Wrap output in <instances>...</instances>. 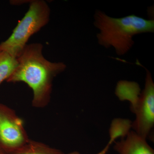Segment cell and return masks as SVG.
<instances>
[{
	"label": "cell",
	"instance_id": "cell-12",
	"mask_svg": "<svg viewBox=\"0 0 154 154\" xmlns=\"http://www.w3.org/2000/svg\"><path fill=\"white\" fill-rule=\"evenodd\" d=\"M0 154H8L5 152L3 151L2 149H0Z\"/></svg>",
	"mask_w": 154,
	"mask_h": 154
},
{
	"label": "cell",
	"instance_id": "cell-3",
	"mask_svg": "<svg viewBox=\"0 0 154 154\" xmlns=\"http://www.w3.org/2000/svg\"><path fill=\"white\" fill-rule=\"evenodd\" d=\"M50 10L44 1H33L25 16L18 22L11 36L0 44V50L17 58L24 50L30 36L49 22Z\"/></svg>",
	"mask_w": 154,
	"mask_h": 154
},
{
	"label": "cell",
	"instance_id": "cell-4",
	"mask_svg": "<svg viewBox=\"0 0 154 154\" xmlns=\"http://www.w3.org/2000/svg\"><path fill=\"white\" fill-rule=\"evenodd\" d=\"M30 140L22 119L11 107L0 103V149L9 153Z\"/></svg>",
	"mask_w": 154,
	"mask_h": 154
},
{
	"label": "cell",
	"instance_id": "cell-2",
	"mask_svg": "<svg viewBox=\"0 0 154 154\" xmlns=\"http://www.w3.org/2000/svg\"><path fill=\"white\" fill-rule=\"evenodd\" d=\"M94 19V26L99 30L96 35L99 44L106 48L113 47L119 56L125 55L131 49L134 43V36L154 32V19L134 15L113 18L96 10Z\"/></svg>",
	"mask_w": 154,
	"mask_h": 154
},
{
	"label": "cell",
	"instance_id": "cell-1",
	"mask_svg": "<svg viewBox=\"0 0 154 154\" xmlns=\"http://www.w3.org/2000/svg\"><path fill=\"white\" fill-rule=\"evenodd\" d=\"M41 43L26 45L17 58L18 64L8 82H23L33 91L32 105L36 108L46 107L50 101L52 82L66 69L65 64L52 63L45 58Z\"/></svg>",
	"mask_w": 154,
	"mask_h": 154
},
{
	"label": "cell",
	"instance_id": "cell-11",
	"mask_svg": "<svg viewBox=\"0 0 154 154\" xmlns=\"http://www.w3.org/2000/svg\"><path fill=\"white\" fill-rule=\"evenodd\" d=\"M110 146L108 145H107L101 151L99 152V153H97L96 154H107V152H108V150H109V147H110ZM68 154H80L79 152L77 151H74L72 152L69 153Z\"/></svg>",
	"mask_w": 154,
	"mask_h": 154
},
{
	"label": "cell",
	"instance_id": "cell-10",
	"mask_svg": "<svg viewBox=\"0 0 154 154\" xmlns=\"http://www.w3.org/2000/svg\"><path fill=\"white\" fill-rule=\"evenodd\" d=\"M18 64L17 58L6 51L0 50V85L11 76Z\"/></svg>",
	"mask_w": 154,
	"mask_h": 154
},
{
	"label": "cell",
	"instance_id": "cell-5",
	"mask_svg": "<svg viewBox=\"0 0 154 154\" xmlns=\"http://www.w3.org/2000/svg\"><path fill=\"white\" fill-rule=\"evenodd\" d=\"M135 64L145 69V84L141 93L139 101L134 112L135 119L132 122L134 131L144 138L149 136L154 125V84L151 74L141 64L138 60Z\"/></svg>",
	"mask_w": 154,
	"mask_h": 154
},
{
	"label": "cell",
	"instance_id": "cell-7",
	"mask_svg": "<svg viewBox=\"0 0 154 154\" xmlns=\"http://www.w3.org/2000/svg\"><path fill=\"white\" fill-rule=\"evenodd\" d=\"M139 85L134 82L120 81L115 90L116 95L122 101H128L131 103V109L134 113L139 101L141 94Z\"/></svg>",
	"mask_w": 154,
	"mask_h": 154
},
{
	"label": "cell",
	"instance_id": "cell-6",
	"mask_svg": "<svg viewBox=\"0 0 154 154\" xmlns=\"http://www.w3.org/2000/svg\"><path fill=\"white\" fill-rule=\"evenodd\" d=\"M114 149L119 154H154L146 139L134 131H130L125 139L116 143Z\"/></svg>",
	"mask_w": 154,
	"mask_h": 154
},
{
	"label": "cell",
	"instance_id": "cell-8",
	"mask_svg": "<svg viewBox=\"0 0 154 154\" xmlns=\"http://www.w3.org/2000/svg\"><path fill=\"white\" fill-rule=\"evenodd\" d=\"M8 154H65L43 143L30 140L24 146Z\"/></svg>",
	"mask_w": 154,
	"mask_h": 154
},
{
	"label": "cell",
	"instance_id": "cell-9",
	"mask_svg": "<svg viewBox=\"0 0 154 154\" xmlns=\"http://www.w3.org/2000/svg\"><path fill=\"white\" fill-rule=\"evenodd\" d=\"M132 122L126 119L115 118L112 120L109 129L110 140L107 144L110 146L119 137H126L132 128Z\"/></svg>",
	"mask_w": 154,
	"mask_h": 154
}]
</instances>
